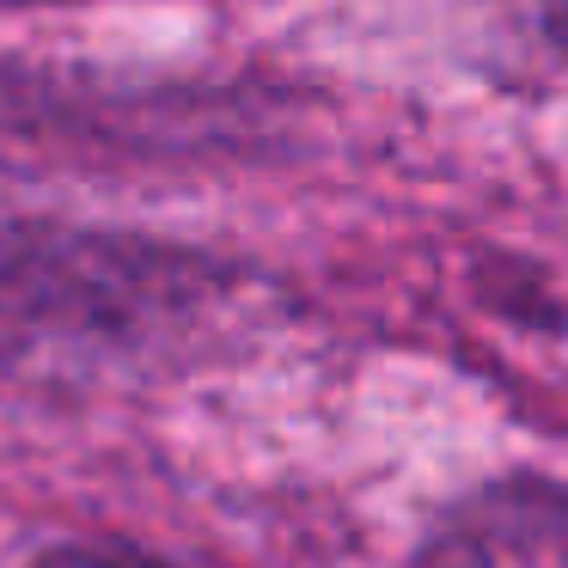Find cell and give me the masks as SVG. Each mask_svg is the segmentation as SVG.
Listing matches in <instances>:
<instances>
[{
    "instance_id": "7a4b0ae2",
    "label": "cell",
    "mask_w": 568,
    "mask_h": 568,
    "mask_svg": "<svg viewBox=\"0 0 568 568\" xmlns=\"http://www.w3.org/2000/svg\"><path fill=\"white\" fill-rule=\"evenodd\" d=\"M31 568H178L165 556H148V550H123V544H74V550H43Z\"/></svg>"
},
{
    "instance_id": "6da1fadb",
    "label": "cell",
    "mask_w": 568,
    "mask_h": 568,
    "mask_svg": "<svg viewBox=\"0 0 568 568\" xmlns=\"http://www.w3.org/2000/svg\"><path fill=\"white\" fill-rule=\"evenodd\" d=\"M422 568H568V489L501 483L446 519Z\"/></svg>"
}]
</instances>
